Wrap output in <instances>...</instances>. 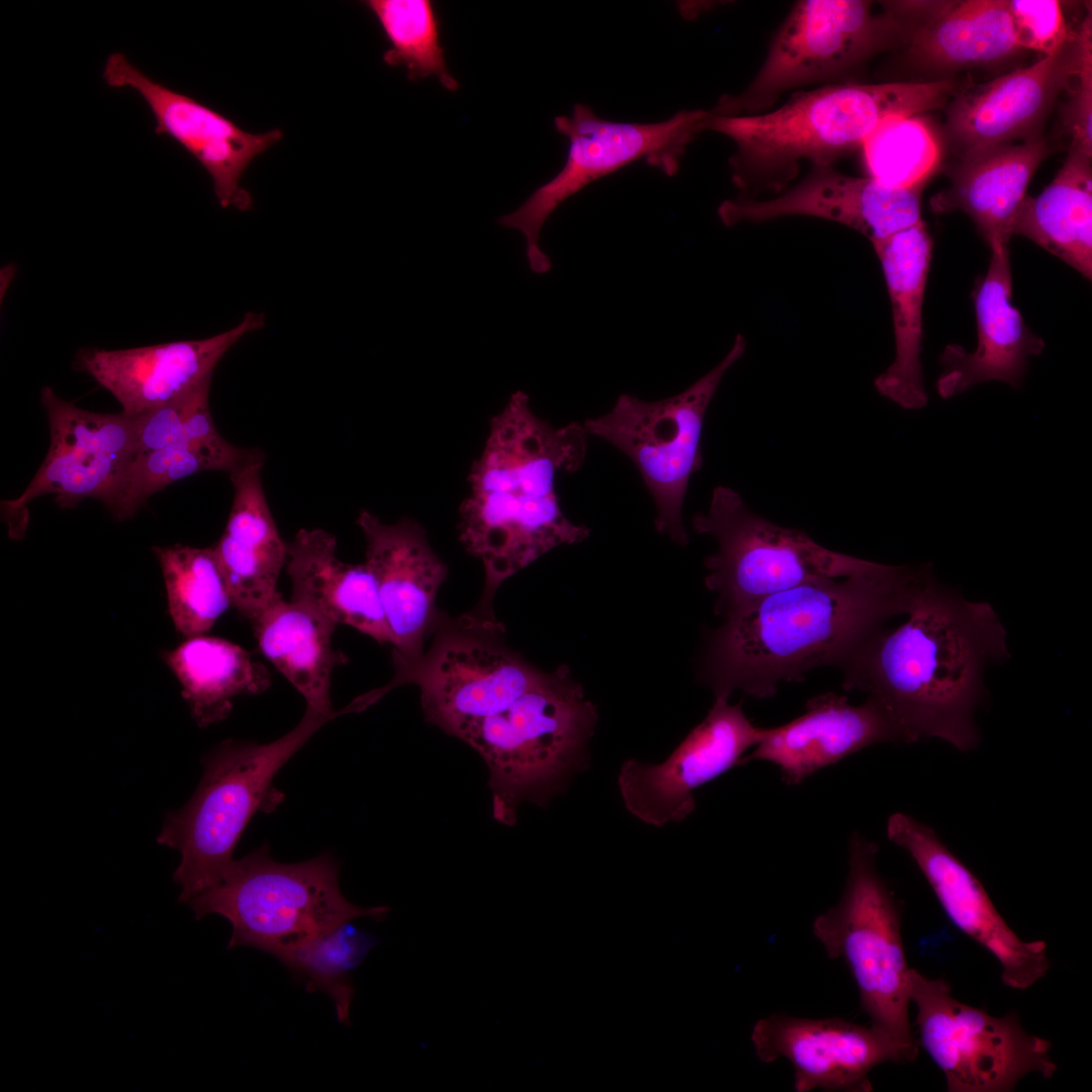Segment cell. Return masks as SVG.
Instances as JSON below:
<instances>
[{
    "instance_id": "cell-1",
    "label": "cell",
    "mask_w": 1092,
    "mask_h": 1092,
    "mask_svg": "<svg viewBox=\"0 0 1092 1092\" xmlns=\"http://www.w3.org/2000/svg\"><path fill=\"white\" fill-rule=\"evenodd\" d=\"M908 619L879 628L840 667L845 691L876 700L902 742L937 738L962 751L979 742L975 712L983 674L1006 659L1007 635L987 603L971 602L935 579L932 568Z\"/></svg>"
},
{
    "instance_id": "cell-2",
    "label": "cell",
    "mask_w": 1092,
    "mask_h": 1092,
    "mask_svg": "<svg viewBox=\"0 0 1092 1092\" xmlns=\"http://www.w3.org/2000/svg\"><path fill=\"white\" fill-rule=\"evenodd\" d=\"M929 565L883 564L869 573L808 581L725 616L709 639L704 678L715 699L741 691L768 699L779 686L838 666L885 621L907 614Z\"/></svg>"
},
{
    "instance_id": "cell-3",
    "label": "cell",
    "mask_w": 1092,
    "mask_h": 1092,
    "mask_svg": "<svg viewBox=\"0 0 1092 1092\" xmlns=\"http://www.w3.org/2000/svg\"><path fill=\"white\" fill-rule=\"evenodd\" d=\"M587 436L583 424L557 428L537 417L520 390L491 420L460 508L461 542L484 568L473 619L497 623L491 606L504 580L549 550L588 536L586 527L564 516L555 490L560 473L582 465Z\"/></svg>"
},
{
    "instance_id": "cell-4",
    "label": "cell",
    "mask_w": 1092,
    "mask_h": 1092,
    "mask_svg": "<svg viewBox=\"0 0 1092 1092\" xmlns=\"http://www.w3.org/2000/svg\"><path fill=\"white\" fill-rule=\"evenodd\" d=\"M957 84L951 80L841 83L798 91L778 109L754 115L713 116L705 130L728 136L731 180L751 195L782 192L803 161L832 166L850 154L883 121L919 115L942 106Z\"/></svg>"
},
{
    "instance_id": "cell-5",
    "label": "cell",
    "mask_w": 1092,
    "mask_h": 1092,
    "mask_svg": "<svg viewBox=\"0 0 1092 1092\" xmlns=\"http://www.w3.org/2000/svg\"><path fill=\"white\" fill-rule=\"evenodd\" d=\"M596 706L566 666L540 678L504 711L470 724L460 739L489 770L493 818L516 823L523 801L546 805L586 763Z\"/></svg>"
},
{
    "instance_id": "cell-6",
    "label": "cell",
    "mask_w": 1092,
    "mask_h": 1092,
    "mask_svg": "<svg viewBox=\"0 0 1092 1092\" xmlns=\"http://www.w3.org/2000/svg\"><path fill=\"white\" fill-rule=\"evenodd\" d=\"M334 717L306 708L297 725L261 744L225 740L202 758L203 775L190 800L166 814L159 844L180 852L173 880L178 901L218 885L233 863L236 845L253 816L275 798L272 783L280 768Z\"/></svg>"
},
{
    "instance_id": "cell-7",
    "label": "cell",
    "mask_w": 1092,
    "mask_h": 1092,
    "mask_svg": "<svg viewBox=\"0 0 1092 1092\" xmlns=\"http://www.w3.org/2000/svg\"><path fill=\"white\" fill-rule=\"evenodd\" d=\"M339 871L329 852L284 863L264 844L235 859L218 885L189 904L196 919L216 914L230 922L228 948L249 946L277 959L344 923L386 916V906L360 907L348 901Z\"/></svg>"
},
{
    "instance_id": "cell-8",
    "label": "cell",
    "mask_w": 1092,
    "mask_h": 1092,
    "mask_svg": "<svg viewBox=\"0 0 1092 1092\" xmlns=\"http://www.w3.org/2000/svg\"><path fill=\"white\" fill-rule=\"evenodd\" d=\"M878 845L858 832L848 843V873L839 901L819 914L812 932L829 959L849 970L871 1025L915 1060L908 974L899 905L877 868Z\"/></svg>"
},
{
    "instance_id": "cell-9",
    "label": "cell",
    "mask_w": 1092,
    "mask_h": 1092,
    "mask_svg": "<svg viewBox=\"0 0 1092 1092\" xmlns=\"http://www.w3.org/2000/svg\"><path fill=\"white\" fill-rule=\"evenodd\" d=\"M693 528L717 541V551L705 559V583L717 594V614L808 581L869 573L883 565L827 549L804 532L756 515L727 486L714 489L709 510L693 518Z\"/></svg>"
},
{
    "instance_id": "cell-10",
    "label": "cell",
    "mask_w": 1092,
    "mask_h": 1092,
    "mask_svg": "<svg viewBox=\"0 0 1092 1092\" xmlns=\"http://www.w3.org/2000/svg\"><path fill=\"white\" fill-rule=\"evenodd\" d=\"M745 349L744 337L737 335L725 357L680 393L657 401L621 394L608 414L583 423L588 435L608 441L635 463L656 506V530L678 545L689 542L681 511L690 478L703 463L707 410Z\"/></svg>"
},
{
    "instance_id": "cell-11",
    "label": "cell",
    "mask_w": 1092,
    "mask_h": 1092,
    "mask_svg": "<svg viewBox=\"0 0 1092 1092\" xmlns=\"http://www.w3.org/2000/svg\"><path fill=\"white\" fill-rule=\"evenodd\" d=\"M872 7L864 0L796 2L750 84L738 94L722 95L710 113L759 114L787 90L843 77L903 37V23L894 12L887 8L876 15Z\"/></svg>"
},
{
    "instance_id": "cell-12",
    "label": "cell",
    "mask_w": 1092,
    "mask_h": 1092,
    "mask_svg": "<svg viewBox=\"0 0 1092 1092\" xmlns=\"http://www.w3.org/2000/svg\"><path fill=\"white\" fill-rule=\"evenodd\" d=\"M709 116V110L691 109L659 122H618L576 103L571 115L554 118L555 129L569 141L563 167L519 208L502 215L498 223L523 234L533 272H548L551 260L541 249L540 234L562 202L592 182L641 160L667 176L675 175L688 145L705 130Z\"/></svg>"
},
{
    "instance_id": "cell-13",
    "label": "cell",
    "mask_w": 1092,
    "mask_h": 1092,
    "mask_svg": "<svg viewBox=\"0 0 1092 1092\" xmlns=\"http://www.w3.org/2000/svg\"><path fill=\"white\" fill-rule=\"evenodd\" d=\"M908 996L916 1008L918 1045L943 1072L949 1092H1010L1026 1075L1057 1071L1051 1042L1027 1032L1015 1012L995 1017L952 996L943 978L915 969Z\"/></svg>"
},
{
    "instance_id": "cell-14",
    "label": "cell",
    "mask_w": 1092,
    "mask_h": 1092,
    "mask_svg": "<svg viewBox=\"0 0 1092 1092\" xmlns=\"http://www.w3.org/2000/svg\"><path fill=\"white\" fill-rule=\"evenodd\" d=\"M499 630L467 617L458 627L443 629L427 654L395 671L385 687L359 697L362 706L415 684L427 721L460 738L473 722L511 706L543 673L494 637Z\"/></svg>"
},
{
    "instance_id": "cell-15",
    "label": "cell",
    "mask_w": 1092,
    "mask_h": 1092,
    "mask_svg": "<svg viewBox=\"0 0 1092 1092\" xmlns=\"http://www.w3.org/2000/svg\"><path fill=\"white\" fill-rule=\"evenodd\" d=\"M886 833L916 863L950 922L996 959L1006 986L1025 990L1045 976L1051 964L1044 941L1020 939L979 880L930 827L898 812L889 817Z\"/></svg>"
},
{
    "instance_id": "cell-16",
    "label": "cell",
    "mask_w": 1092,
    "mask_h": 1092,
    "mask_svg": "<svg viewBox=\"0 0 1092 1092\" xmlns=\"http://www.w3.org/2000/svg\"><path fill=\"white\" fill-rule=\"evenodd\" d=\"M102 77L112 88L134 90L151 109L155 133L180 145L209 175L221 207L248 210L252 196L241 185L250 164L283 138L280 128L254 133L204 105L144 74L122 53L108 56Z\"/></svg>"
},
{
    "instance_id": "cell-17",
    "label": "cell",
    "mask_w": 1092,
    "mask_h": 1092,
    "mask_svg": "<svg viewBox=\"0 0 1092 1092\" xmlns=\"http://www.w3.org/2000/svg\"><path fill=\"white\" fill-rule=\"evenodd\" d=\"M761 732L741 703L715 699L704 720L662 763L623 762L618 786L626 809L653 826L682 821L696 809L694 790L739 765Z\"/></svg>"
},
{
    "instance_id": "cell-18",
    "label": "cell",
    "mask_w": 1092,
    "mask_h": 1092,
    "mask_svg": "<svg viewBox=\"0 0 1092 1092\" xmlns=\"http://www.w3.org/2000/svg\"><path fill=\"white\" fill-rule=\"evenodd\" d=\"M1092 52L1089 10L1072 37L1054 55L958 94L946 118V132L962 156L1013 140L1036 138L1059 95L1072 85Z\"/></svg>"
},
{
    "instance_id": "cell-19",
    "label": "cell",
    "mask_w": 1092,
    "mask_h": 1092,
    "mask_svg": "<svg viewBox=\"0 0 1092 1092\" xmlns=\"http://www.w3.org/2000/svg\"><path fill=\"white\" fill-rule=\"evenodd\" d=\"M40 401L50 425V449L22 494L5 506L19 514L43 494H54L62 509L87 497L106 505L129 461L138 417L80 408L49 386L42 387Z\"/></svg>"
},
{
    "instance_id": "cell-20",
    "label": "cell",
    "mask_w": 1092,
    "mask_h": 1092,
    "mask_svg": "<svg viewBox=\"0 0 1092 1092\" xmlns=\"http://www.w3.org/2000/svg\"><path fill=\"white\" fill-rule=\"evenodd\" d=\"M750 1040L761 1063L782 1058L791 1063L797 1092L872 1091L869 1075L874 1068L888 1062L914 1061L874 1026L837 1017L811 1019L770 1014L754 1023Z\"/></svg>"
},
{
    "instance_id": "cell-21",
    "label": "cell",
    "mask_w": 1092,
    "mask_h": 1092,
    "mask_svg": "<svg viewBox=\"0 0 1092 1092\" xmlns=\"http://www.w3.org/2000/svg\"><path fill=\"white\" fill-rule=\"evenodd\" d=\"M921 190L888 187L871 177L813 166L796 186L768 200H724L717 213L732 226L785 216H812L844 224L873 244L921 221Z\"/></svg>"
},
{
    "instance_id": "cell-22",
    "label": "cell",
    "mask_w": 1092,
    "mask_h": 1092,
    "mask_svg": "<svg viewBox=\"0 0 1092 1092\" xmlns=\"http://www.w3.org/2000/svg\"><path fill=\"white\" fill-rule=\"evenodd\" d=\"M264 324L263 313L250 311L234 328L209 338L123 350L81 349L76 363L117 399L124 414L139 417L211 378L223 355Z\"/></svg>"
},
{
    "instance_id": "cell-23",
    "label": "cell",
    "mask_w": 1092,
    "mask_h": 1092,
    "mask_svg": "<svg viewBox=\"0 0 1092 1092\" xmlns=\"http://www.w3.org/2000/svg\"><path fill=\"white\" fill-rule=\"evenodd\" d=\"M357 524L366 539L365 563L376 578L391 631L395 672L424 654L423 643L437 619L435 600L447 568L423 528L412 519L386 524L362 511Z\"/></svg>"
},
{
    "instance_id": "cell-24",
    "label": "cell",
    "mask_w": 1092,
    "mask_h": 1092,
    "mask_svg": "<svg viewBox=\"0 0 1092 1092\" xmlns=\"http://www.w3.org/2000/svg\"><path fill=\"white\" fill-rule=\"evenodd\" d=\"M885 742H902V738L876 700L868 697L862 704L852 705L843 695L825 693L809 699L801 716L762 728L759 741L740 764L772 763L787 785L798 786L821 768Z\"/></svg>"
},
{
    "instance_id": "cell-25",
    "label": "cell",
    "mask_w": 1092,
    "mask_h": 1092,
    "mask_svg": "<svg viewBox=\"0 0 1092 1092\" xmlns=\"http://www.w3.org/2000/svg\"><path fill=\"white\" fill-rule=\"evenodd\" d=\"M987 274L975 295L978 344L974 352L949 344L940 355L944 371L936 381L940 397L949 398L991 380L1019 388L1028 358L1040 355L1044 341L1026 327L1012 304L1008 246L990 247Z\"/></svg>"
},
{
    "instance_id": "cell-26",
    "label": "cell",
    "mask_w": 1092,
    "mask_h": 1092,
    "mask_svg": "<svg viewBox=\"0 0 1092 1092\" xmlns=\"http://www.w3.org/2000/svg\"><path fill=\"white\" fill-rule=\"evenodd\" d=\"M261 453L230 474L234 498L225 528L212 546L233 607L252 620L274 598L287 545L270 512L261 481Z\"/></svg>"
},
{
    "instance_id": "cell-27",
    "label": "cell",
    "mask_w": 1092,
    "mask_h": 1092,
    "mask_svg": "<svg viewBox=\"0 0 1092 1092\" xmlns=\"http://www.w3.org/2000/svg\"><path fill=\"white\" fill-rule=\"evenodd\" d=\"M891 300L895 358L874 381L877 391L905 410L928 402L921 366L922 306L932 239L918 223L872 244Z\"/></svg>"
},
{
    "instance_id": "cell-28",
    "label": "cell",
    "mask_w": 1092,
    "mask_h": 1092,
    "mask_svg": "<svg viewBox=\"0 0 1092 1092\" xmlns=\"http://www.w3.org/2000/svg\"><path fill=\"white\" fill-rule=\"evenodd\" d=\"M291 600L335 625H349L379 643H392L376 578L364 562L337 556L335 536L323 529H300L287 545Z\"/></svg>"
},
{
    "instance_id": "cell-29",
    "label": "cell",
    "mask_w": 1092,
    "mask_h": 1092,
    "mask_svg": "<svg viewBox=\"0 0 1092 1092\" xmlns=\"http://www.w3.org/2000/svg\"><path fill=\"white\" fill-rule=\"evenodd\" d=\"M1049 155L1038 136L961 157L949 173V186L930 200L935 212L961 209L988 243L1008 246L1026 190Z\"/></svg>"
},
{
    "instance_id": "cell-30",
    "label": "cell",
    "mask_w": 1092,
    "mask_h": 1092,
    "mask_svg": "<svg viewBox=\"0 0 1092 1092\" xmlns=\"http://www.w3.org/2000/svg\"><path fill=\"white\" fill-rule=\"evenodd\" d=\"M907 57L935 71L998 64L1014 57L1017 44L1006 0L940 2L929 15L902 18Z\"/></svg>"
},
{
    "instance_id": "cell-31",
    "label": "cell",
    "mask_w": 1092,
    "mask_h": 1092,
    "mask_svg": "<svg viewBox=\"0 0 1092 1092\" xmlns=\"http://www.w3.org/2000/svg\"><path fill=\"white\" fill-rule=\"evenodd\" d=\"M251 622L260 651L300 693L306 708L334 718L343 714L331 702L333 670L348 661L332 645L337 625L279 593Z\"/></svg>"
},
{
    "instance_id": "cell-32",
    "label": "cell",
    "mask_w": 1092,
    "mask_h": 1092,
    "mask_svg": "<svg viewBox=\"0 0 1092 1092\" xmlns=\"http://www.w3.org/2000/svg\"><path fill=\"white\" fill-rule=\"evenodd\" d=\"M1092 278L1091 157L1070 150L1054 180L1035 196L1026 195L1013 228Z\"/></svg>"
},
{
    "instance_id": "cell-33",
    "label": "cell",
    "mask_w": 1092,
    "mask_h": 1092,
    "mask_svg": "<svg viewBox=\"0 0 1092 1092\" xmlns=\"http://www.w3.org/2000/svg\"><path fill=\"white\" fill-rule=\"evenodd\" d=\"M162 657L180 682L182 697L200 728L223 721L238 696L260 695L271 686L267 667L223 638H186Z\"/></svg>"
},
{
    "instance_id": "cell-34",
    "label": "cell",
    "mask_w": 1092,
    "mask_h": 1092,
    "mask_svg": "<svg viewBox=\"0 0 1092 1092\" xmlns=\"http://www.w3.org/2000/svg\"><path fill=\"white\" fill-rule=\"evenodd\" d=\"M262 452L235 446L222 436L172 444L130 461L105 505L117 521L132 518L154 493L194 473H231Z\"/></svg>"
},
{
    "instance_id": "cell-35",
    "label": "cell",
    "mask_w": 1092,
    "mask_h": 1092,
    "mask_svg": "<svg viewBox=\"0 0 1092 1092\" xmlns=\"http://www.w3.org/2000/svg\"><path fill=\"white\" fill-rule=\"evenodd\" d=\"M167 594L169 614L185 638L205 635L233 606L230 588L212 547L176 544L154 547Z\"/></svg>"
},
{
    "instance_id": "cell-36",
    "label": "cell",
    "mask_w": 1092,
    "mask_h": 1092,
    "mask_svg": "<svg viewBox=\"0 0 1092 1092\" xmlns=\"http://www.w3.org/2000/svg\"><path fill=\"white\" fill-rule=\"evenodd\" d=\"M378 941V937L347 922L277 959L305 985L307 991L326 994L334 1004L337 1019L349 1024L355 994L351 973Z\"/></svg>"
},
{
    "instance_id": "cell-37",
    "label": "cell",
    "mask_w": 1092,
    "mask_h": 1092,
    "mask_svg": "<svg viewBox=\"0 0 1092 1092\" xmlns=\"http://www.w3.org/2000/svg\"><path fill=\"white\" fill-rule=\"evenodd\" d=\"M861 148L869 177L888 187L921 191L940 167L943 153L936 128L920 115L883 121Z\"/></svg>"
},
{
    "instance_id": "cell-38",
    "label": "cell",
    "mask_w": 1092,
    "mask_h": 1092,
    "mask_svg": "<svg viewBox=\"0 0 1092 1092\" xmlns=\"http://www.w3.org/2000/svg\"><path fill=\"white\" fill-rule=\"evenodd\" d=\"M364 5L377 19L389 43L382 57L386 65L404 66L412 81L433 76L445 89H458V82L448 71L432 1L367 0Z\"/></svg>"
},
{
    "instance_id": "cell-39",
    "label": "cell",
    "mask_w": 1092,
    "mask_h": 1092,
    "mask_svg": "<svg viewBox=\"0 0 1092 1092\" xmlns=\"http://www.w3.org/2000/svg\"><path fill=\"white\" fill-rule=\"evenodd\" d=\"M210 381L208 378L184 396L139 416L128 463L172 444L221 436L209 410Z\"/></svg>"
},
{
    "instance_id": "cell-40",
    "label": "cell",
    "mask_w": 1092,
    "mask_h": 1092,
    "mask_svg": "<svg viewBox=\"0 0 1092 1092\" xmlns=\"http://www.w3.org/2000/svg\"><path fill=\"white\" fill-rule=\"evenodd\" d=\"M1017 44L1052 56L1074 34L1057 0L1007 1Z\"/></svg>"
},
{
    "instance_id": "cell-41",
    "label": "cell",
    "mask_w": 1092,
    "mask_h": 1092,
    "mask_svg": "<svg viewBox=\"0 0 1092 1092\" xmlns=\"http://www.w3.org/2000/svg\"><path fill=\"white\" fill-rule=\"evenodd\" d=\"M1065 124L1071 135L1070 150L1092 157V52L1088 53L1073 83Z\"/></svg>"
}]
</instances>
